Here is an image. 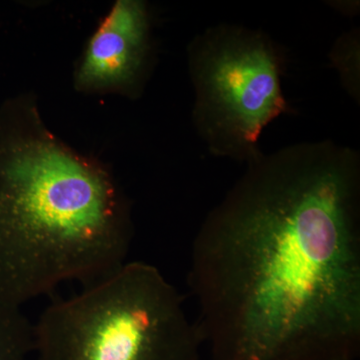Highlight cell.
Instances as JSON below:
<instances>
[{
	"mask_svg": "<svg viewBox=\"0 0 360 360\" xmlns=\"http://www.w3.org/2000/svg\"><path fill=\"white\" fill-rule=\"evenodd\" d=\"M245 165L191 252L212 360L356 359L359 151L303 141Z\"/></svg>",
	"mask_w": 360,
	"mask_h": 360,
	"instance_id": "cell-1",
	"label": "cell"
},
{
	"mask_svg": "<svg viewBox=\"0 0 360 360\" xmlns=\"http://www.w3.org/2000/svg\"><path fill=\"white\" fill-rule=\"evenodd\" d=\"M131 205L115 175L52 134L32 96L0 106V304L124 264Z\"/></svg>",
	"mask_w": 360,
	"mask_h": 360,
	"instance_id": "cell-2",
	"label": "cell"
},
{
	"mask_svg": "<svg viewBox=\"0 0 360 360\" xmlns=\"http://www.w3.org/2000/svg\"><path fill=\"white\" fill-rule=\"evenodd\" d=\"M33 328L37 360H198L205 343L176 288L142 262L52 303Z\"/></svg>",
	"mask_w": 360,
	"mask_h": 360,
	"instance_id": "cell-3",
	"label": "cell"
},
{
	"mask_svg": "<svg viewBox=\"0 0 360 360\" xmlns=\"http://www.w3.org/2000/svg\"><path fill=\"white\" fill-rule=\"evenodd\" d=\"M187 65L193 125L213 156L248 163L262 153L265 127L293 112L281 85L285 56L262 30L206 28L189 42Z\"/></svg>",
	"mask_w": 360,
	"mask_h": 360,
	"instance_id": "cell-4",
	"label": "cell"
},
{
	"mask_svg": "<svg viewBox=\"0 0 360 360\" xmlns=\"http://www.w3.org/2000/svg\"><path fill=\"white\" fill-rule=\"evenodd\" d=\"M155 63L153 18L142 0H117L89 39L73 75L85 94H143Z\"/></svg>",
	"mask_w": 360,
	"mask_h": 360,
	"instance_id": "cell-5",
	"label": "cell"
},
{
	"mask_svg": "<svg viewBox=\"0 0 360 360\" xmlns=\"http://www.w3.org/2000/svg\"><path fill=\"white\" fill-rule=\"evenodd\" d=\"M32 352V322L20 307L0 304V360H25Z\"/></svg>",
	"mask_w": 360,
	"mask_h": 360,
	"instance_id": "cell-6",
	"label": "cell"
},
{
	"mask_svg": "<svg viewBox=\"0 0 360 360\" xmlns=\"http://www.w3.org/2000/svg\"><path fill=\"white\" fill-rule=\"evenodd\" d=\"M341 84L347 94L359 101V30L341 35L330 52Z\"/></svg>",
	"mask_w": 360,
	"mask_h": 360,
	"instance_id": "cell-7",
	"label": "cell"
}]
</instances>
